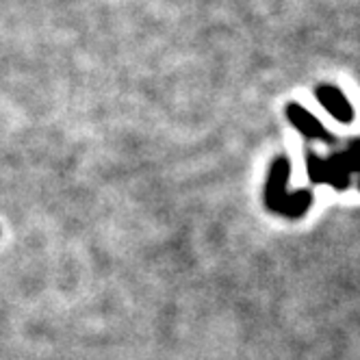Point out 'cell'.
Returning a JSON list of instances; mask_svg holds the SVG:
<instances>
[{"label":"cell","mask_w":360,"mask_h":360,"mask_svg":"<svg viewBox=\"0 0 360 360\" xmlns=\"http://www.w3.org/2000/svg\"><path fill=\"white\" fill-rule=\"evenodd\" d=\"M287 120L291 122V126L300 135H304L306 139H313V141H323V143H330L334 146L337 143V137H334L328 128L308 111L304 109L297 102H289L287 105Z\"/></svg>","instance_id":"7a4b0ae2"},{"label":"cell","mask_w":360,"mask_h":360,"mask_svg":"<svg viewBox=\"0 0 360 360\" xmlns=\"http://www.w3.org/2000/svg\"><path fill=\"white\" fill-rule=\"evenodd\" d=\"M291 178V161L289 157H276L274 163L269 165V174H267V183H265V207L271 213H280L282 202L287 198V185Z\"/></svg>","instance_id":"6da1fadb"},{"label":"cell","mask_w":360,"mask_h":360,"mask_svg":"<svg viewBox=\"0 0 360 360\" xmlns=\"http://www.w3.org/2000/svg\"><path fill=\"white\" fill-rule=\"evenodd\" d=\"M315 98L337 122H341V124H352L354 122L356 111H354V107L349 105V100L345 98V94L339 87L319 85V87H315Z\"/></svg>","instance_id":"3957f363"},{"label":"cell","mask_w":360,"mask_h":360,"mask_svg":"<svg viewBox=\"0 0 360 360\" xmlns=\"http://www.w3.org/2000/svg\"><path fill=\"white\" fill-rule=\"evenodd\" d=\"M358 189H360V178H358Z\"/></svg>","instance_id":"9c48e42d"},{"label":"cell","mask_w":360,"mask_h":360,"mask_svg":"<svg viewBox=\"0 0 360 360\" xmlns=\"http://www.w3.org/2000/svg\"><path fill=\"white\" fill-rule=\"evenodd\" d=\"M349 148H356V150H360V137H358V139H354V141H349Z\"/></svg>","instance_id":"ba28073f"},{"label":"cell","mask_w":360,"mask_h":360,"mask_svg":"<svg viewBox=\"0 0 360 360\" xmlns=\"http://www.w3.org/2000/svg\"><path fill=\"white\" fill-rule=\"evenodd\" d=\"M313 204V193L308 189H297L293 193H287L285 202H282L280 207V215H285L289 219H297V217H304L308 213Z\"/></svg>","instance_id":"5b68a950"},{"label":"cell","mask_w":360,"mask_h":360,"mask_svg":"<svg viewBox=\"0 0 360 360\" xmlns=\"http://www.w3.org/2000/svg\"><path fill=\"white\" fill-rule=\"evenodd\" d=\"M306 174L313 185H326V159H321L317 152L306 154Z\"/></svg>","instance_id":"8992f818"},{"label":"cell","mask_w":360,"mask_h":360,"mask_svg":"<svg viewBox=\"0 0 360 360\" xmlns=\"http://www.w3.org/2000/svg\"><path fill=\"white\" fill-rule=\"evenodd\" d=\"M326 185L337 191H345L352 185V174L341 157V152H334L326 159Z\"/></svg>","instance_id":"277c9868"},{"label":"cell","mask_w":360,"mask_h":360,"mask_svg":"<svg viewBox=\"0 0 360 360\" xmlns=\"http://www.w3.org/2000/svg\"><path fill=\"white\" fill-rule=\"evenodd\" d=\"M341 157H343V161H345L349 174H360V150L347 146V150L341 152Z\"/></svg>","instance_id":"52a82bcc"}]
</instances>
